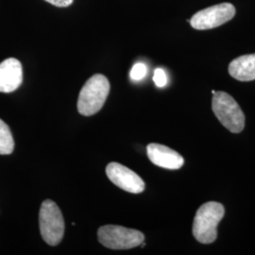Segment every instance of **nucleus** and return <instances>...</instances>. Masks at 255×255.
<instances>
[{
    "label": "nucleus",
    "mask_w": 255,
    "mask_h": 255,
    "mask_svg": "<svg viewBox=\"0 0 255 255\" xmlns=\"http://www.w3.org/2000/svg\"><path fill=\"white\" fill-rule=\"evenodd\" d=\"M225 210L221 203L210 201L202 204L194 219L193 236L202 244H211L218 237V226Z\"/></svg>",
    "instance_id": "obj_1"
},
{
    "label": "nucleus",
    "mask_w": 255,
    "mask_h": 255,
    "mask_svg": "<svg viewBox=\"0 0 255 255\" xmlns=\"http://www.w3.org/2000/svg\"><path fill=\"white\" fill-rule=\"evenodd\" d=\"M146 152L151 163L165 169H179L184 164L182 155L164 145L149 144Z\"/></svg>",
    "instance_id": "obj_8"
},
{
    "label": "nucleus",
    "mask_w": 255,
    "mask_h": 255,
    "mask_svg": "<svg viewBox=\"0 0 255 255\" xmlns=\"http://www.w3.org/2000/svg\"><path fill=\"white\" fill-rule=\"evenodd\" d=\"M236 12L237 10L233 4L221 3L201 9L195 13L188 21L190 22L193 28L198 30H206L227 23L235 17Z\"/></svg>",
    "instance_id": "obj_6"
},
{
    "label": "nucleus",
    "mask_w": 255,
    "mask_h": 255,
    "mask_svg": "<svg viewBox=\"0 0 255 255\" xmlns=\"http://www.w3.org/2000/svg\"><path fill=\"white\" fill-rule=\"evenodd\" d=\"M230 75L240 82L255 80V53L243 55L233 60L229 65Z\"/></svg>",
    "instance_id": "obj_10"
},
{
    "label": "nucleus",
    "mask_w": 255,
    "mask_h": 255,
    "mask_svg": "<svg viewBox=\"0 0 255 255\" xmlns=\"http://www.w3.org/2000/svg\"><path fill=\"white\" fill-rule=\"evenodd\" d=\"M100 243L111 250H128L140 246L144 242V235L134 229L117 225H106L99 229Z\"/></svg>",
    "instance_id": "obj_5"
},
{
    "label": "nucleus",
    "mask_w": 255,
    "mask_h": 255,
    "mask_svg": "<svg viewBox=\"0 0 255 255\" xmlns=\"http://www.w3.org/2000/svg\"><path fill=\"white\" fill-rule=\"evenodd\" d=\"M212 109L220 123L231 132L239 133L245 127V115L237 101L225 92L213 95Z\"/></svg>",
    "instance_id": "obj_3"
},
{
    "label": "nucleus",
    "mask_w": 255,
    "mask_h": 255,
    "mask_svg": "<svg viewBox=\"0 0 255 255\" xmlns=\"http://www.w3.org/2000/svg\"><path fill=\"white\" fill-rule=\"evenodd\" d=\"M14 148V141L9 126L0 119V154H10Z\"/></svg>",
    "instance_id": "obj_11"
},
{
    "label": "nucleus",
    "mask_w": 255,
    "mask_h": 255,
    "mask_svg": "<svg viewBox=\"0 0 255 255\" xmlns=\"http://www.w3.org/2000/svg\"><path fill=\"white\" fill-rule=\"evenodd\" d=\"M110 89V82L105 76L101 74L92 76L80 92L78 100L79 113L85 117L97 114L107 100Z\"/></svg>",
    "instance_id": "obj_2"
},
{
    "label": "nucleus",
    "mask_w": 255,
    "mask_h": 255,
    "mask_svg": "<svg viewBox=\"0 0 255 255\" xmlns=\"http://www.w3.org/2000/svg\"><path fill=\"white\" fill-rule=\"evenodd\" d=\"M23 82L22 64L14 58L0 64V93H11L18 89Z\"/></svg>",
    "instance_id": "obj_9"
},
{
    "label": "nucleus",
    "mask_w": 255,
    "mask_h": 255,
    "mask_svg": "<svg viewBox=\"0 0 255 255\" xmlns=\"http://www.w3.org/2000/svg\"><path fill=\"white\" fill-rule=\"evenodd\" d=\"M147 69H146V64H142V63H137L134 64L130 70L129 77L132 81H141L146 77Z\"/></svg>",
    "instance_id": "obj_12"
},
{
    "label": "nucleus",
    "mask_w": 255,
    "mask_h": 255,
    "mask_svg": "<svg viewBox=\"0 0 255 255\" xmlns=\"http://www.w3.org/2000/svg\"><path fill=\"white\" fill-rule=\"evenodd\" d=\"M110 181L124 191L139 194L145 190V182L135 172L119 163H110L106 167Z\"/></svg>",
    "instance_id": "obj_7"
},
{
    "label": "nucleus",
    "mask_w": 255,
    "mask_h": 255,
    "mask_svg": "<svg viewBox=\"0 0 255 255\" xmlns=\"http://www.w3.org/2000/svg\"><path fill=\"white\" fill-rule=\"evenodd\" d=\"M40 233L46 244L57 246L64 235V220L58 205L51 200L42 203L39 214Z\"/></svg>",
    "instance_id": "obj_4"
},
{
    "label": "nucleus",
    "mask_w": 255,
    "mask_h": 255,
    "mask_svg": "<svg viewBox=\"0 0 255 255\" xmlns=\"http://www.w3.org/2000/svg\"><path fill=\"white\" fill-rule=\"evenodd\" d=\"M45 1L54 5L56 7L65 8V7L70 6L73 3L74 0H45Z\"/></svg>",
    "instance_id": "obj_14"
},
{
    "label": "nucleus",
    "mask_w": 255,
    "mask_h": 255,
    "mask_svg": "<svg viewBox=\"0 0 255 255\" xmlns=\"http://www.w3.org/2000/svg\"><path fill=\"white\" fill-rule=\"evenodd\" d=\"M153 81H154L155 84L162 88L164 87L166 85V82H167V78H166V75L165 72L162 68H157L154 71V76H153Z\"/></svg>",
    "instance_id": "obj_13"
}]
</instances>
